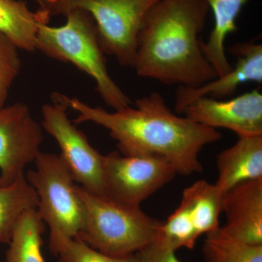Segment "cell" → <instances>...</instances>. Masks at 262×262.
Segmentation results:
<instances>
[{
	"mask_svg": "<svg viewBox=\"0 0 262 262\" xmlns=\"http://www.w3.org/2000/svg\"><path fill=\"white\" fill-rule=\"evenodd\" d=\"M18 48L0 32V108L5 106L10 90L21 68Z\"/></svg>",
	"mask_w": 262,
	"mask_h": 262,
	"instance_id": "21",
	"label": "cell"
},
{
	"mask_svg": "<svg viewBox=\"0 0 262 262\" xmlns=\"http://www.w3.org/2000/svg\"><path fill=\"white\" fill-rule=\"evenodd\" d=\"M222 212L227 222L220 227L226 234L246 244L262 246V178L224 193Z\"/></svg>",
	"mask_w": 262,
	"mask_h": 262,
	"instance_id": "12",
	"label": "cell"
},
{
	"mask_svg": "<svg viewBox=\"0 0 262 262\" xmlns=\"http://www.w3.org/2000/svg\"><path fill=\"white\" fill-rule=\"evenodd\" d=\"M48 24L39 12L31 11L21 0H0V32L19 50L36 51L39 25Z\"/></svg>",
	"mask_w": 262,
	"mask_h": 262,
	"instance_id": "16",
	"label": "cell"
},
{
	"mask_svg": "<svg viewBox=\"0 0 262 262\" xmlns=\"http://www.w3.org/2000/svg\"><path fill=\"white\" fill-rule=\"evenodd\" d=\"M84 221L77 238L108 256L126 257L152 242L162 222L140 206H128L96 195L77 185Z\"/></svg>",
	"mask_w": 262,
	"mask_h": 262,
	"instance_id": "4",
	"label": "cell"
},
{
	"mask_svg": "<svg viewBox=\"0 0 262 262\" xmlns=\"http://www.w3.org/2000/svg\"><path fill=\"white\" fill-rule=\"evenodd\" d=\"M215 185L225 193L241 183L262 178V136L239 137L216 158Z\"/></svg>",
	"mask_w": 262,
	"mask_h": 262,
	"instance_id": "13",
	"label": "cell"
},
{
	"mask_svg": "<svg viewBox=\"0 0 262 262\" xmlns=\"http://www.w3.org/2000/svg\"><path fill=\"white\" fill-rule=\"evenodd\" d=\"M182 115L212 128L228 129L238 137L262 136V94L258 90L226 101L198 98Z\"/></svg>",
	"mask_w": 262,
	"mask_h": 262,
	"instance_id": "10",
	"label": "cell"
},
{
	"mask_svg": "<svg viewBox=\"0 0 262 262\" xmlns=\"http://www.w3.org/2000/svg\"><path fill=\"white\" fill-rule=\"evenodd\" d=\"M37 205V194L26 175L9 185L0 182V244H9L20 217Z\"/></svg>",
	"mask_w": 262,
	"mask_h": 262,
	"instance_id": "17",
	"label": "cell"
},
{
	"mask_svg": "<svg viewBox=\"0 0 262 262\" xmlns=\"http://www.w3.org/2000/svg\"><path fill=\"white\" fill-rule=\"evenodd\" d=\"M199 237L185 208L179 205L166 222H162L152 241L177 251L192 249Z\"/></svg>",
	"mask_w": 262,
	"mask_h": 262,
	"instance_id": "20",
	"label": "cell"
},
{
	"mask_svg": "<svg viewBox=\"0 0 262 262\" xmlns=\"http://www.w3.org/2000/svg\"><path fill=\"white\" fill-rule=\"evenodd\" d=\"M34 163L35 168L26 178L37 194V211L49 227L50 251L56 256L60 246L77 238L82 230L83 205L61 155L40 151Z\"/></svg>",
	"mask_w": 262,
	"mask_h": 262,
	"instance_id": "5",
	"label": "cell"
},
{
	"mask_svg": "<svg viewBox=\"0 0 262 262\" xmlns=\"http://www.w3.org/2000/svg\"><path fill=\"white\" fill-rule=\"evenodd\" d=\"M66 16L67 23L61 27L39 25L36 51L59 61L70 62L92 77L96 91L110 108L118 110L130 106V98L108 73L94 18L79 9Z\"/></svg>",
	"mask_w": 262,
	"mask_h": 262,
	"instance_id": "3",
	"label": "cell"
},
{
	"mask_svg": "<svg viewBox=\"0 0 262 262\" xmlns=\"http://www.w3.org/2000/svg\"><path fill=\"white\" fill-rule=\"evenodd\" d=\"M224 193L206 180H199L184 189L182 205L198 235L208 234L220 228Z\"/></svg>",
	"mask_w": 262,
	"mask_h": 262,
	"instance_id": "15",
	"label": "cell"
},
{
	"mask_svg": "<svg viewBox=\"0 0 262 262\" xmlns=\"http://www.w3.org/2000/svg\"><path fill=\"white\" fill-rule=\"evenodd\" d=\"M103 169L107 198L135 206H140L177 174L173 165L164 158L127 156L118 151L103 155Z\"/></svg>",
	"mask_w": 262,
	"mask_h": 262,
	"instance_id": "8",
	"label": "cell"
},
{
	"mask_svg": "<svg viewBox=\"0 0 262 262\" xmlns=\"http://www.w3.org/2000/svg\"><path fill=\"white\" fill-rule=\"evenodd\" d=\"M44 141L42 127L29 106L15 103L0 108V182L9 185L25 176Z\"/></svg>",
	"mask_w": 262,
	"mask_h": 262,
	"instance_id": "9",
	"label": "cell"
},
{
	"mask_svg": "<svg viewBox=\"0 0 262 262\" xmlns=\"http://www.w3.org/2000/svg\"><path fill=\"white\" fill-rule=\"evenodd\" d=\"M206 0H159L138 37V76L194 89L216 78L202 51L201 34L209 11Z\"/></svg>",
	"mask_w": 262,
	"mask_h": 262,
	"instance_id": "2",
	"label": "cell"
},
{
	"mask_svg": "<svg viewBox=\"0 0 262 262\" xmlns=\"http://www.w3.org/2000/svg\"><path fill=\"white\" fill-rule=\"evenodd\" d=\"M53 98L78 113L75 125L91 122L107 129L122 155L160 157L182 176L201 173L200 152L222 137L216 129L174 114L158 92L136 99L135 107L129 106L113 113L64 95L54 94Z\"/></svg>",
	"mask_w": 262,
	"mask_h": 262,
	"instance_id": "1",
	"label": "cell"
},
{
	"mask_svg": "<svg viewBox=\"0 0 262 262\" xmlns=\"http://www.w3.org/2000/svg\"><path fill=\"white\" fill-rule=\"evenodd\" d=\"M34 1L39 5V10L37 12L40 13L45 20L48 23L50 19L49 8L52 0H34Z\"/></svg>",
	"mask_w": 262,
	"mask_h": 262,
	"instance_id": "24",
	"label": "cell"
},
{
	"mask_svg": "<svg viewBox=\"0 0 262 262\" xmlns=\"http://www.w3.org/2000/svg\"><path fill=\"white\" fill-rule=\"evenodd\" d=\"M203 253L206 262H262V246L241 242L221 227L206 234Z\"/></svg>",
	"mask_w": 262,
	"mask_h": 262,
	"instance_id": "19",
	"label": "cell"
},
{
	"mask_svg": "<svg viewBox=\"0 0 262 262\" xmlns=\"http://www.w3.org/2000/svg\"><path fill=\"white\" fill-rule=\"evenodd\" d=\"M141 262H182L176 256V251L152 241L136 253Z\"/></svg>",
	"mask_w": 262,
	"mask_h": 262,
	"instance_id": "23",
	"label": "cell"
},
{
	"mask_svg": "<svg viewBox=\"0 0 262 262\" xmlns=\"http://www.w3.org/2000/svg\"><path fill=\"white\" fill-rule=\"evenodd\" d=\"M58 262H141L136 254L126 257H115L100 252L79 238L61 245L57 251Z\"/></svg>",
	"mask_w": 262,
	"mask_h": 262,
	"instance_id": "22",
	"label": "cell"
},
{
	"mask_svg": "<svg viewBox=\"0 0 262 262\" xmlns=\"http://www.w3.org/2000/svg\"><path fill=\"white\" fill-rule=\"evenodd\" d=\"M248 0H206L209 9L213 12L214 26L208 42H202L203 54L214 69L217 77L230 72L225 52L227 36L237 30V20Z\"/></svg>",
	"mask_w": 262,
	"mask_h": 262,
	"instance_id": "14",
	"label": "cell"
},
{
	"mask_svg": "<svg viewBox=\"0 0 262 262\" xmlns=\"http://www.w3.org/2000/svg\"><path fill=\"white\" fill-rule=\"evenodd\" d=\"M63 103H46L42 108L43 129L55 139L60 154L75 182L86 191L106 196L103 155L90 144L87 136L72 123Z\"/></svg>",
	"mask_w": 262,
	"mask_h": 262,
	"instance_id": "7",
	"label": "cell"
},
{
	"mask_svg": "<svg viewBox=\"0 0 262 262\" xmlns=\"http://www.w3.org/2000/svg\"><path fill=\"white\" fill-rule=\"evenodd\" d=\"M46 224L36 209L26 211L15 227L6 251L7 262H46L43 257L42 235Z\"/></svg>",
	"mask_w": 262,
	"mask_h": 262,
	"instance_id": "18",
	"label": "cell"
},
{
	"mask_svg": "<svg viewBox=\"0 0 262 262\" xmlns=\"http://www.w3.org/2000/svg\"><path fill=\"white\" fill-rule=\"evenodd\" d=\"M159 0H52V15L82 10L94 18L105 54L122 67L135 65L138 37L149 10Z\"/></svg>",
	"mask_w": 262,
	"mask_h": 262,
	"instance_id": "6",
	"label": "cell"
},
{
	"mask_svg": "<svg viewBox=\"0 0 262 262\" xmlns=\"http://www.w3.org/2000/svg\"><path fill=\"white\" fill-rule=\"evenodd\" d=\"M237 58L232 70L214 80L194 89L179 86L176 94V113L182 115L184 108L196 98L210 97L214 99L232 96L239 84L244 82H262V45L250 41L234 44L228 48Z\"/></svg>",
	"mask_w": 262,
	"mask_h": 262,
	"instance_id": "11",
	"label": "cell"
}]
</instances>
